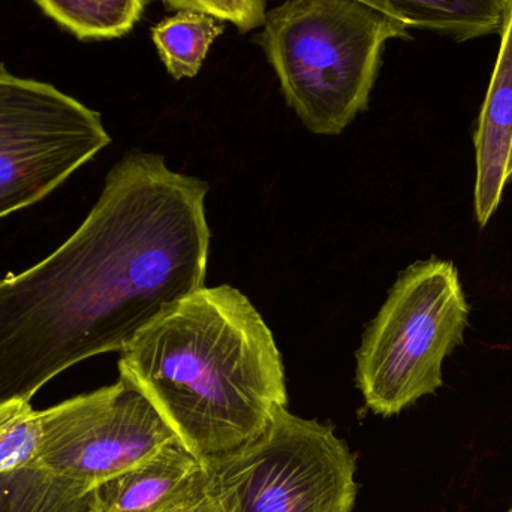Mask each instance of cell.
Listing matches in <instances>:
<instances>
[{
	"mask_svg": "<svg viewBox=\"0 0 512 512\" xmlns=\"http://www.w3.org/2000/svg\"><path fill=\"white\" fill-rule=\"evenodd\" d=\"M207 192L162 156L132 153L57 251L0 280V403L30 402L69 367L122 352L204 288Z\"/></svg>",
	"mask_w": 512,
	"mask_h": 512,
	"instance_id": "1",
	"label": "cell"
},
{
	"mask_svg": "<svg viewBox=\"0 0 512 512\" xmlns=\"http://www.w3.org/2000/svg\"><path fill=\"white\" fill-rule=\"evenodd\" d=\"M119 372L203 463L254 441L288 403L273 333L228 285L204 286L153 322L120 352Z\"/></svg>",
	"mask_w": 512,
	"mask_h": 512,
	"instance_id": "2",
	"label": "cell"
},
{
	"mask_svg": "<svg viewBox=\"0 0 512 512\" xmlns=\"http://www.w3.org/2000/svg\"><path fill=\"white\" fill-rule=\"evenodd\" d=\"M408 27L357 0H286L259 44L289 107L309 131L339 135L366 110L385 44Z\"/></svg>",
	"mask_w": 512,
	"mask_h": 512,
	"instance_id": "3",
	"label": "cell"
},
{
	"mask_svg": "<svg viewBox=\"0 0 512 512\" xmlns=\"http://www.w3.org/2000/svg\"><path fill=\"white\" fill-rule=\"evenodd\" d=\"M469 304L451 261L427 259L400 273L357 351L367 408L393 417L444 384L445 358L462 345Z\"/></svg>",
	"mask_w": 512,
	"mask_h": 512,
	"instance_id": "4",
	"label": "cell"
},
{
	"mask_svg": "<svg viewBox=\"0 0 512 512\" xmlns=\"http://www.w3.org/2000/svg\"><path fill=\"white\" fill-rule=\"evenodd\" d=\"M224 512H352L357 457L334 427L277 409L267 429L206 463Z\"/></svg>",
	"mask_w": 512,
	"mask_h": 512,
	"instance_id": "5",
	"label": "cell"
},
{
	"mask_svg": "<svg viewBox=\"0 0 512 512\" xmlns=\"http://www.w3.org/2000/svg\"><path fill=\"white\" fill-rule=\"evenodd\" d=\"M110 141L99 113L0 65V219L50 195Z\"/></svg>",
	"mask_w": 512,
	"mask_h": 512,
	"instance_id": "6",
	"label": "cell"
},
{
	"mask_svg": "<svg viewBox=\"0 0 512 512\" xmlns=\"http://www.w3.org/2000/svg\"><path fill=\"white\" fill-rule=\"evenodd\" d=\"M41 414L42 445L32 468L90 490L179 441L146 394L125 378Z\"/></svg>",
	"mask_w": 512,
	"mask_h": 512,
	"instance_id": "7",
	"label": "cell"
},
{
	"mask_svg": "<svg viewBox=\"0 0 512 512\" xmlns=\"http://www.w3.org/2000/svg\"><path fill=\"white\" fill-rule=\"evenodd\" d=\"M210 471L179 441L99 484L90 512H185L210 493Z\"/></svg>",
	"mask_w": 512,
	"mask_h": 512,
	"instance_id": "8",
	"label": "cell"
},
{
	"mask_svg": "<svg viewBox=\"0 0 512 512\" xmlns=\"http://www.w3.org/2000/svg\"><path fill=\"white\" fill-rule=\"evenodd\" d=\"M501 48L474 135V206L486 227L512 180V3L501 33Z\"/></svg>",
	"mask_w": 512,
	"mask_h": 512,
	"instance_id": "9",
	"label": "cell"
},
{
	"mask_svg": "<svg viewBox=\"0 0 512 512\" xmlns=\"http://www.w3.org/2000/svg\"><path fill=\"white\" fill-rule=\"evenodd\" d=\"M396 18L408 29L445 33L469 41L501 33L512 0H357Z\"/></svg>",
	"mask_w": 512,
	"mask_h": 512,
	"instance_id": "10",
	"label": "cell"
},
{
	"mask_svg": "<svg viewBox=\"0 0 512 512\" xmlns=\"http://www.w3.org/2000/svg\"><path fill=\"white\" fill-rule=\"evenodd\" d=\"M47 17L81 41L122 38L150 0H35Z\"/></svg>",
	"mask_w": 512,
	"mask_h": 512,
	"instance_id": "11",
	"label": "cell"
},
{
	"mask_svg": "<svg viewBox=\"0 0 512 512\" xmlns=\"http://www.w3.org/2000/svg\"><path fill=\"white\" fill-rule=\"evenodd\" d=\"M92 490L39 468L0 475V512H90Z\"/></svg>",
	"mask_w": 512,
	"mask_h": 512,
	"instance_id": "12",
	"label": "cell"
},
{
	"mask_svg": "<svg viewBox=\"0 0 512 512\" xmlns=\"http://www.w3.org/2000/svg\"><path fill=\"white\" fill-rule=\"evenodd\" d=\"M224 32V24L210 15L177 12L152 29L159 57L176 80L192 78L200 72L210 47Z\"/></svg>",
	"mask_w": 512,
	"mask_h": 512,
	"instance_id": "13",
	"label": "cell"
},
{
	"mask_svg": "<svg viewBox=\"0 0 512 512\" xmlns=\"http://www.w3.org/2000/svg\"><path fill=\"white\" fill-rule=\"evenodd\" d=\"M41 445V411L26 400L0 403V475L32 468Z\"/></svg>",
	"mask_w": 512,
	"mask_h": 512,
	"instance_id": "14",
	"label": "cell"
},
{
	"mask_svg": "<svg viewBox=\"0 0 512 512\" xmlns=\"http://www.w3.org/2000/svg\"><path fill=\"white\" fill-rule=\"evenodd\" d=\"M168 11L198 12L233 23L240 32L264 26L267 0H161Z\"/></svg>",
	"mask_w": 512,
	"mask_h": 512,
	"instance_id": "15",
	"label": "cell"
},
{
	"mask_svg": "<svg viewBox=\"0 0 512 512\" xmlns=\"http://www.w3.org/2000/svg\"><path fill=\"white\" fill-rule=\"evenodd\" d=\"M185 512H224L222 511L221 505L216 501L215 496L212 495V492L203 499V501L198 502L194 507L189 508Z\"/></svg>",
	"mask_w": 512,
	"mask_h": 512,
	"instance_id": "16",
	"label": "cell"
},
{
	"mask_svg": "<svg viewBox=\"0 0 512 512\" xmlns=\"http://www.w3.org/2000/svg\"><path fill=\"white\" fill-rule=\"evenodd\" d=\"M508 512H512V505H511L510 511H508Z\"/></svg>",
	"mask_w": 512,
	"mask_h": 512,
	"instance_id": "17",
	"label": "cell"
}]
</instances>
